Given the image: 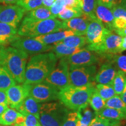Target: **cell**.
<instances>
[{"label": "cell", "instance_id": "6da1fadb", "mask_svg": "<svg viewBox=\"0 0 126 126\" xmlns=\"http://www.w3.org/2000/svg\"><path fill=\"white\" fill-rule=\"evenodd\" d=\"M57 58L53 52L33 56L26 65L24 84L41 83L56 67Z\"/></svg>", "mask_w": 126, "mask_h": 126}, {"label": "cell", "instance_id": "7a4b0ae2", "mask_svg": "<svg viewBox=\"0 0 126 126\" xmlns=\"http://www.w3.org/2000/svg\"><path fill=\"white\" fill-rule=\"evenodd\" d=\"M29 54L11 46H2L0 49V65L3 67L16 82L23 83Z\"/></svg>", "mask_w": 126, "mask_h": 126}, {"label": "cell", "instance_id": "3957f363", "mask_svg": "<svg viewBox=\"0 0 126 126\" xmlns=\"http://www.w3.org/2000/svg\"><path fill=\"white\" fill-rule=\"evenodd\" d=\"M94 89V83L81 87L69 85L59 91V100L67 109L78 111L89 105L91 96Z\"/></svg>", "mask_w": 126, "mask_h": 126}, {"label": "cell", "instance_id": "277c9868", "mask_svg": "<svg viewBox=\"0 0 126 126\" xmlns=\"http://www.w3.org/2000/svg\"><path fill=\"white\" fill-rule=\"evenodd\" d=\"M60 31H63L62 22L57 19L33 20L23 18L18 29V34L33 38Z\"/></svg>", "mask_w": 126, "mask_h": 126}, {"label": "cell", "instance_id": "5b68a950", "mask_svg": "<svg viewBox=\"0 0 126 126\" xmlns=\"http://www.w3.org/2000/svg\"><path fill=\"white\" fill-rule=\"evenodd\" d=\"M68 113L61 102L41 103L39 122L42 126H62Z\"/></svg>", "mask_w": 126, "mask_h": 126}, {"label": "cell", "instance_id": "8992f818", "mask_svg": "<svg viewBox=\"0 0 126 126\" xmlns=\"http://www.w3.org/2000/svg\"><path fill=\"white\" fill-rule=\"evenodd\" d=\"M97 72L96 65L88 66L69 65L70 85L81 87L94 83Z\"/></svg>", "mask_w": 126, "mask_h": 126}, {"label": "cell", "instance_id": "52a82bcc", "mask_svg": "<svg viewBox=\"0 0 126 126\" xmlns=\"http://www.w3.org/2000/svg\"><path fill=\"white\" fill-rule=\"evenodd\" d=\"M122 37L112 31L105 28L103 40L98 45L85 47L86 50L94 51L99 55L117 54L121 53L120 45Z\"/></svg>", "mask_w": 126, "mask_h": 126}, {"label": "cell", "instance_id": "ba28073f", "mask_svg": "<svg viewBox=\"0 0 126 126\" xmlns=\"http://www.w3.org/2000/svg\"><path fill=\"white\" fill-rule=\"evenodd\" d=\"M44 82L53 86L59 91L70 85L69 64L66 57L61 58L57 65Z\"/></svg>", "mask_w": 126, "mask_h": 126}, {"label": "cell", "instance_id": "9c48e42d", "mask_svg": "<svg viewBox=\"0 0 126 126\" xmlns=\"http://www.w3.org/2000/svg\"><path fill=\"white\" fill-rule=\"evenodd\" d=\"M11 46L25 51L28 54L36 55L51 51L53 46L45 45L32 37L18 36L9 44Z\"/></svg>", "mask_w": 126, "mask_h": 126}, {"label": "cell", "instance_id": "30bf717a", "mask_svg": "<svg viewBox=\"0 0 126 126\" xmlns=\"http://www.w3.org/2000/svg\"><path fill=\"white\" fill-rule=\"evenodd\" d=\"M59 91L45 82L31 85L29 96L39 103L56 101L59 99Z\"/></svg>", "mask_w": 126, "mask_h": 126}, {"label": "cell", "instance_id": "8fae6325", "mask_svg": "<svg viewBox=\"0 0 126 126\" xmlns=\"http://www.w3.org/2000/svg\"><path fill=\"white\" fill-rule=\"evenodd\" d=\"M26 11L18 5H0V22L18 28Z\"/></svg>", "mask_w": 126, "mask_h": 126}, {"label": "cell", "instance_id": "7c38bea8", "mask_svg": "<svg viewBox=\"0 0 126 126\" xmlns=\"http://www.w3.org/2000/svg\"><path fill=\"white\" fill-rule=\"evenodd\" d=\"M31 85L24 84L12 86L5 91L8 105L11 108L16 110L23 100L29 95Z\"/></svg>", "mask_w": 126, "mask_h": 126}, {"label": "cell", "instance_id": "4fadbf2b", "mask_svg": "<svg viewBox=\"0 0 126 126\" xmlns=\"http://www.w3.org/2000/svg\"><path fill=\"white\" fill-rule=\"evenodd\" d=\"M69 65L88 66L95 65L101 61V56L85 48L79 52L66 57Z\"/></svg>", "mask_w": 126, "mask_h": 126}, {"label": "cell", "instance_id": "5bb4252c", "mask_svg": "<svg viewBox=\"0 0 126 126\" xmlns=\"http://www.w3.org/2000/svg\"><path fill=\"white\" fill-rule=\"evenodd\" d=\"M105 28L103 23L96 18L91 20L85 34L87 46H94L101 43L104 37Z\"/></svg>", "mask_w": 126, "mask_h": 126}, {"label": "cell", "instance_id": "9a60e30c", "mask_svg": "<svg viewBox=\"0 0 126 126\" xmlns=\"http://www.w3.org/2000/svg\"><path fill=\"white\" fill-rule=\"evenodd\" d=\"M91 20L87 16L83 15L81 17L63 20L62 22L63 31L70 30L75 33V35L84 36L85 35L88 26Z\"/></svg>", "mask_w": 126, "mask_h": 126}, {"label": "cell", "instance_id": "2e32d148", "mask_svg": "<svg viewBox=\"0 0 126 126\" xmlns=\"http://www.w3.org/2000/svg\"><path fill=\"white\" fill-rule=\"evenodd\" d=\"M117 69L110 61H105L100 65L94 77V81L98 84L112 85Z\"/></svg>", "mask_w": 126, "mask_h": 126}, {"label": "cell", "instance_id": "e0dca14e", "mask_svg": "<svg viewBox=\"0 0 126 126\" xmlns=\"http://www.w3.org/2000/svg\"><path fill=\"white\" fill-rule=\"evenodd\" d=\"M94 16L96 18L103 23L105 27L110 31H113V23L114 17L111 9L108 8L102 4L97 0V2L94 9Z\"/></svg>", "mask_w": 126, "mask_h": 126}, {"label": "cell", "instance_id": "ac0fdd59", "mask_svg": "<svg viewBox=\"0 0 126 126\" xmlns=\"http://www.w3.org/2000/svg\"><path fill=\"white\" fill-rule=\"evenodd\" d=\"M24 120L25 116L12 108H8L0 116V124L2 126H19Z\"/></svg>", "mask_w": 126, "mask_h": 126}, {"label": "cell", "instance_id": "d6986e66", "mask_svg": "<svg viewBox=\"0 0 126 126\" xmlns=\"http://www.w3.org/2000/svg\"><path fill=\"white\" fill-rule=\"evenodd\" d=\"M72 35H75L74 32L70 30H65V31H60L44 34V35L39 36L33 38L45 45H51V44L61 42L66 37Z\"/></svg>", "mask_w": 126, "mask_h": 126}, {"label": "cell", "instance_id": "ffe728a7", "mask_svg": "<svg viewBox=\"0 0 126 126\" xmlns=\"http://www.w3.org/2000/svg\"><path fill=\"white\" fill-rule=\"evenodd\" d=\"M18 36V28L0 22V45L5 46L9 45Z\"/></svg>", "mask_w": 126, "mask_h": 126}, {"label": "cell", "instance_id": "44dd1931", "mask_svg": "<svg viewBox=\"0 0 126 126\" xmlns=\"http://www.w3.org/2000/svg\"><path fill=\"white\" fill-rule=\"evenodd\" d=\"M40 105V103L37 102L32 97L29 95L23 100L22 103L17 109L16 110L23 115L25 114L34 115L39 120Z\"/></svg>", "mask_w": 126, "mask_h": 126}, {"label": "cell", "instance_id": "7402d4cb", "mask_svg": "<svg viewBox=\"0 0 126 126\" xmlns=\"http://www.w3.org/2000/svg\"><path fill=\"white\" fill-rule=\"evenodd\" d=\"M23 18L33 20H42L56 18L50 11V8L42 6L30 11L26 12Z\"/></svg>", "mask_w": 126, "mask_h": 126}, {"label": "cell", "instance_id": "603a6c76", "mask_svg": "<svg viewBox=\"0 0 126 126\" xmlns=\"http://www.w3.org/2000/svg\"><path fill=\"white\" fill-rule=\"evenodd\" d=\"M83 49V47H70L59 42L54 44L51 51L58 59L67 57L75 53L79 52Z\"/></svg>", "mask_w": 126, "mask_h": 126}, {"label": "cell", "instance_id": "cb8c5ba5", "mask_svg": "<svg viewBox=\"0 0 126 126\" xmlns=\"http://www.w3.org/2000/svg\"><path fill=\"white\" fill-rule=\"evenodd\" d=\"M102 60L111 62L118 71H120L126 75V56L119 54L101 55Z\"/></svg>", "mask_w": 126, "mask_h": 126}, {"label": "cell", "instance_id": "d4e9b609", "mask_svg": "<svg viewBox=\"0 0 126 126\" xmlns=\"http://www.w3.org/2000/svg\"><path fill=\"white\" fill-rule=\"evenodd\" d=\"M96 114V116L113 120H126V114L120 110L105 107Z\"/></svg>", "mask_w": 126, "mask_h": 126}, {"label": "cell", "instance_id": "484cf974", "mask_svg": "<svg viewBox=\"0 0 126 126\" xmlns=\"http://www.w3.org/2000/svg\"><path fill=\"white\" fill-rule=\"evenodd\" d=\"M84 15L79 7H66L59 14L57 17L61 20H65L74 18L81 17Z\"/></svg>", "mask_w": 126, "mask_h": 126}, {"label": "cell", "instance_id": "4316f807", "mask_svg": "<svg viewBox=\"0 0 126 126\" xmlns=\"http://www.w3.org/2000/svg\"><path fill=\"white\" fill-rule=\"evenodd\" d=\"M15 80L8 72L0 65V90L7 91L8 88L15 85Z\"/></svg>", "mask_w": 126, "mask_h": 126}, {"label": "cell", "instance_id": "83f0119b", "mask_svg": "<svg viewBox=\"0 0 126 126\" xmlns=\"http://www.w3.org/2000/svg\"><path fill=\"white\" fill-rule=\"evenodd\" d=\"M60 42L70 47H81L87 45L85 37L83 36L72 35L66 37Z\"/></svg>", "mask_w": 126, "mask_h": 126}, {"label": "cell", "instance_id": "f1b7e54d", "mask_svg": "<svg viewBox=\"0 0 126 126\" xmlns=\"http://www.w3.org/2000/svg\"><path fill=\"white\" fill-rule=\"evenodd\" d=\"M79 120V122L82 125L88 126L90 124L93 119L96 117L95 112L92 110L89 105L78 110Z\"/></svg>", "mask_w": 126, "mask_h": 126}, {"label": "cell", "instance_id": "f546056e", "mask_svg": "<svg viewBox=\"0 0 126 126\" xmlns=\"http://www.w3.org/2000/svg\"><path fill=\"white\" fill-rule=\"evenodd\" d=\"M126 85V75L120 71H117L112 83V86L116 95L120 96L122 94Z\"/></svg>", "mask_w": 126, "mask_h": 126}, {"label": "cell", "instance_id": "4dcf8cb0", "mask_svg": "<svg viewBox=\"0 0 126 126\" xmlns=\"http://www.w3.org/2000/svg\"><path fill=\"white\" fill-rule=\"evenodd\" d=\"M97 0H81V8L83 14L91 19H95L94 9L96 6Z\"/></svg>", "mask_w": 126, "mask_h": 126}, {"label": "cell", "instance_id": "1f68e13d", "mask_svg": "<svg viewBox=\"0 0 126 126\" xmlns=\"http://www.w3.org/2000/svg\"><path fill=\"white\" fill-rule=\"evenodd\" d=\"M105 107L120 110L126 114V103L123 101L119 95H115L107 100L105 102Z\"/></svg>", "mask_w": 126, "mask_h": 126}, {"label": "cell", "instance_id": "d6a6232c", "mask_svg": "<svg viewBox=\"0 0 126 126\" xmlns=\"http://www.w3.org/2000/svg\"><path fill=\"white\" fill-rule=\"evenodd\" d=\"M89 105L91 106V108L94 110L95 113L99 112L100 110L105 108V101L98 94L96 89V87L91 96Z\"/></svg>", "mask_w": 126, "mask_h": 126}, {"label": "cell", "instance_id": "836d02e7", "mask_svg": "<svg viewBox=\"0 0 126 126\" xmlns=\"http://www.w3.org/2000/svg\"><path fill=\"white\" fill-rule=\"evenodd\" d=\"M95 87L98 94L105 102L116 95L112 85L97 84Z\"/></svg>", "mask_w": 126, "mask_h": 126}, {"label": "cell", "instance_id": "e575fe53", "mask_svg": "<svg viewBox=\"0 0 126 126\" xmlns=\"http://www.w3.org/2000/svg\"><path fill=\"white\" fill-rule=\"evenodd\" d=\"M16 5L28 12L43 6L42 0H18Z\"/></svg>", "mask_w": 126, "mask_h": 126}, {"label": "cell", "instance_id": "d590c367", "mask_svg": "<svg viewBox=\"0 0 126 126\" xmlns=\"http://www.w3.org/2000/svg\"><path fill=\"white\" fill-rule=\"evenodd\" d=\"M120 121L113 120L106 118L96 116L88 126H113L120 125Z\"/></svg>", "mask_w": 126, "mask_h": 126}, {"label": "cell", "instance_id": "8d00e7d4", "mask_svg": "<svg viewBox=\"0 0 126 126\" xmlns=\"http://www.w3.org/2000/svg\"><path fill=\"white\" fill-rule=\"evenodd\" d=\"M79 120V116L78 111L70 112L68 114L67 117L62 126H77Z\"/></svg>", "mask_w": 126, "mask_h": 126}, {"label": "cell", "instance_id": "74e56055", "mask_svg": "<svg viewBox=\"0 0 126 126\" xmlns=\"http://www.w3.org/2000/svg\"><path fill=\"white\" fill-rule=\"evenodd\" d=\"M25 120L19 126H41L38 118L34 115L31 114H25Z\"/></svg>", "mask_w": 126, "mask_h": 126}, {"label": "cell", "instance_id": "f35d334b", "mask_svg": "<svg viewBox=\"0 0 126 126\" xmlns=\"http://www.w3.org/2000/svg\"><path fill=\"white\" fill-rule=\"evenodd\" d=\"M66 7L64 0H56L50 8V10L53 15L57 17V15L64 8Z\"/></svg>", "mask_w": 126, "mask_h": 126}, {"label": "cell", "instance_id": "ab89813d", "mask_svg": "<svg viewBox=\"0 0 126 126\" xmlns=\"http://www.w3.org/2000/svg\"><path fill=\"white\" fill-rule=\"evenodd\" d=\"M111 10L114 18H122L126 19V10L119 4L114 6Z\"/></svg>", "mask_w": 126, "mask_h": 126}, {"label": "cell", "instance_id": "60d3db41", "mask_svg": "<svg viewBox=\"0 0 126 126\" xmlns=\"http://www.w3.org/2000/svg\"><path fill=\"white\" fill-rule=\"evenodd\" d=\"M126 27V19L122 18H114L113 23V31L114 30H122Z\"/></svg>", "mask_w": 126, "mask_h": 126}, {"label": "cell", "instance_id": "b9f144b4", "mask_svg": "<svg viewBox=\"0 0 126 126\" xmlns=\"http://www.w3.org/2000/svg\"><path fill=\"white\" fill-rule=\"evenodd\" d=\"M98 1L104 6L109 9H111L119 3V0H98Z\"/></svg>", "mask_w": 126, "mask_h": 126}, {"label": "cell", "instance_id": "7bdbcfd3", "mask_svg": "<svg viewBox=\"0 0 126 126\" xmlns=\"http://www.w3.org/2000/svg\"><path fill=\"white\" fill-rule=\"evenodd\" d=\"M0 104L8 105L7 97L5 91L0 90Z\"/></svg>", "mask_w": 126, "mask_h": 126}, {"label": "cell", "instance_id": "ee69618b", "mask_svg": "<svg viewBox=\"0 0 126 126\" xmlns=\"http://www.w3.org/2000/svg\"><path fill=\"white\" fill-rule=\"evenodd\" d=\"M56 0H42L43 6L50 8Z\"/></svg>", "mask_w": 126, "mask_h": 126}, {"label": "cell", "instance_id": "f6af8a7d", "mask_svg": "<svg viewBox=\"0 0 126 126\" xmlns=\"http://www.w3.org/2000/svg\"><path fill=\"white\" fill-rule=\"evenodd\" d=\"M126 50V36L122 37V42L120 45V51L122 53L123 51Z\"/></svg>", "mask_w": 126, "mask_h": 126}, {"label": "cell", "instance_id": "bcb514c9", "mask_svg": "<svg viewBox=\"0 0 126 126\" xmlns=\"http://www.w3.org/2000/svg\"><path fill=\"white\" fill-rule=\"evenodd\" d=\"M114 32L121 37H124L126 36V27L122 30H114Z\"/></svg>", "mask_w": 126, "mask_h": 126}, {"label": "cell", "instance_id": "7dc6e473", "mask_svg": "<svg viewBox=\"0 0 126 126\" xmlns=\"http://www.w3.org/2000/svg\"><path fill=\"white\" fill-rule=\"evenodd\" d=\"M18 0H0V3L4 4H16Z\"/></svg>", "mask_w": 126, "mask_h": 126}, {"label": "cell", "instance_id": "c3c4849f", "mask_svg": "<svg viewBox=\"0 0 126 126\" xmlns=\"http://www.w3.org/2000/svg\"><path fill=\"white\" fill-rule=\"evenodd\" d=\"M8 108V105L5 104H0V116Z\"/></svg>", "mask_w": 126, "mask_h": 126}, {"label": "cell", "instance_id": "681fc988", "mask_svg": "<svg viewBox=\"0 0 126 126\" xmlns=\"http://www.w3.org/2000/svg\"><path fill=\"white\" fill-rule=\"evenodd\" d=\"M120 97L122 99L124 103H126V85L125 88H124L123 92L122 94L120 95Z\"/></svg>", "mask_w": 126, "mask_h": 126}, {"label": "cell", "instance_id": "f907efd6", "mask_svg": "<svg viewBox=\"0 0 126 126\" xmlns=\"http://www.w3.org/2000/svg\"><path fill=\"white\" fill-rule=\"evenodd\" d=\"M120 5L126 10V0H120Z\"/></svg>", "mask_w": 126, "mask_h": 126}, {"label": "cell", "instance_id": "816d5d0a", "mask_svg": "<svg viewBox=\"0 0 126 126\" xmlns=\"http://www.w3.org/2000/svg\"><path fill=\"white\" fill-rule=\"evenodd\" d=\"M77 126H84V125H82V124H81V123H80V122H79V121H78V123H77Z\"/></svg>", "mask_w": 126, "mask_h": 126}, {"label": "cell", "instance_id": "f5cc1de1", "mask_svg": "<svg viewBox=\"0 0 126 126\" xmlns=\"http://www.w3.org/2000/svg\"><path fill=\"white\" fill-rule=\"evenodd\" d=\"M120 126V125H115V126Z\"/></svg>", "mask_w": 126, "mask_h": 126}, {"label": "cell", "instance_id": "db71d44e", "mask_svg": "<svg viewBox=\"0 0 126 126\" xmlns=\"http://www.w3.org/2000/svg\"><path fill=\"white\" fill-rule=\"evenodd\" d=\"M1 46H1V45H0V49H1Z\"/></svg>", "mask_w": 126, "mask_h": 126}, {"label": "cell", "instance_id": "11a10c76", "mask_svg": "<svg viewBox=\"0 0 126 126\" xmlns=\"http://www.w3.org/2000/svg\"><path fill=\"white\" fill-rule=\"evenodd\" d=\"M0 126H2V125H1V124H0Z\"/></svg>", "mask_w": 126, "mask_h": 126}, {"label": "cell", "instance_id": "9f6ffc18", "mask_svg": "<svg viewBox=\"0 0 126 126\" xmlns=\"http://www.w3.org/2000/svg\"><path fill=\"white\" fill-rule=\"evenodd\" d=\"M14 126V125H13V126Z\"/></svg>", "mask_w": 126, "mask_h": 126}, {"label": "cell", "instance_id": "6f0895ef", "mask_svg": "<svg viewBox=\"0 0 126 126\" xmlns=\"http://www.w3.org/2000/svg\"></svg>", "mask_w": 126, "mask_h": 126}]
</instances>
